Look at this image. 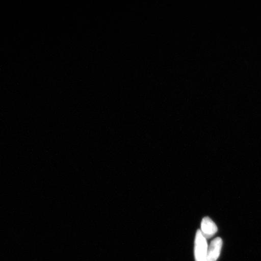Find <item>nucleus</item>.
<instances>
[{
  "mask_svg": "<svg viewBox=\"0 0 261 261\" xmlns=\"http://www.w3.org/2000/svg\"><path fill=\"white\" fill-rule=\"evenodd\" d=\"M218 230L217 226L210 217H205L201 221V232L207 239L215 236Z\"/></svg>",
  "mask_w": 261,
  "mask_h": 261,
  "instance_id": "obj_3",
  "label": "nucleus"
},
{
  "mask_svg": "<svg viewBox=\"0 0 261 261\" xmlns=\"http://www.w3.org/2000/svg\"><path fill=\"white\" fill-rule=\"evenodd\" d=\"M223 246L221 238H217L212 241L208 247L207 261H217L219 257Z\"/></svg>",
  "mask_w": 261,
  "mask_h": 261,
  "instance_id": "obj_2",
  "label": "nucleus"
},
{
  "mask_svg": "<svg viewBox=\"0 0 261 261\" xmlns=\"http://www.w3.org/2000/svg\"><path fill=\"white\" fill-rule=\"evenodd\" d=\"M208 246L205 238L199 230L196 233L194 254L195 261H207Z\"/></svg>",
  "mask_w": 261,
  "mask_h": 261,
  "instance_id": "obj_1",
  "label": "nucleus"
}]
</instances>
